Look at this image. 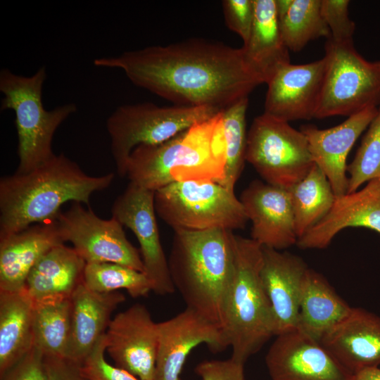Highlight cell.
<instances>
[{"instance_id":"6da1fadb","label":"cell","mask_w":380,"mask_h":380,"mask_svg":"<svg viewBox=\"0 0 380 380\" xmlns=\"http://www.w3.org/2000/svg\"><path fill=\"white\" fill-rule=\"evenodd\" d=\"M122 70L136 86L176 106L222 111L262 84L246 63L242 47L191 38L94 61Z\"/></svg>"},{"instance_id":"7a4b0ae2","label":"cell","mask_w":380,"mask_h":380,"mask_svg":"<svg viewBox=\"0 0 380 380\" xmlns=\"http://www.w3.org/2000/svg\"><path fill=\"white\" fill-rule=\"evenodd\" d=\"M114 173L86 174L64 154L26 173L15 172L0 180V237L52 220L68 201L89 205L91 194L107 189Z\"/></svg>"},{"instance_id":"3957f363","label":"cell","mask_w":380,"mask_h":380,"mask_svg":"<svg viewBox=\"0 0 380 380\" xmlns=\"http://www.w3.org/2000/svg\"><path fill=\"white\" fill-rule=\"evenodd\" d=\"M168 265L175 291L186 308L222 329L234 270L233 231L175 229Z\"/></svg>"},{"instance_id":"277c9868","label":"cell","mask_w":380,"mask_h":380,"mask_svg":"<svg viewBox=\"0 0 380 380\" xmlns=\"http://www.w3.org/2000/svg\"><path fill=\"white\" fill-rule=\"evenodd\" d=\"M262 247L234 234V270L227 293L222 330L231 357L245 363L274 335L272 308L261 280Z\"/></svg>"},{"instance_id":"5b68a950","label":"cell","mask_w":380,"mask_h":380,"mask_svg":"<svg viewBox=\"0 0 380 380\" xmlns=\"http://www.w3.org/2000/svg\"><path fill=\"white\" fill-rule=\"evenodd\" d=\"M46 78L44 67L31 76L0 71V91L4 94L1 110L15 113L18 134L19 164L15 172L26 173L51 159L53 135L59 126L77 111L75 103H66L46 110L42 102L43 84Z\"/></svg>"},{"instance_id":"8992f818","label":"cell","mask_w":380,"mask_h":380,"mask_svg":"<svg viewBox=\"0 0 380 380\" xmlns=\"http://www.w3.org/2000/svg\"><path fill=\"white\" fill-rule=\"evenodd\" d=\"M154 206L173 230L233 231L248 221L234 192L215 182H174L155 191Z\"/></svg>"},{"instance_id":"52a82bcc","label":"cell","mask_w":380,"mask_h":380,"mask_svg":"<svg viewBox=\"0 0 380 380\" xmlns=\"http://www.w3.org/2000/svg\"><path fill=\"white\" fill-rule=\"evenodd\" d=\"M219 112L209 107L159 106L151 102L120 106L106 122L117 173L126 176L127 160L137 146L166 141Z\"/></svg>"},{"instance_id":"ba28073f","label":"cell","mask_w":380,"mask_h":380,"mask_svg":"<svg viewBox=\"0 0 380 380\" xmlns=\"http://www.w3.org/2000/svg\"><path fill=\"white\" fill-rule=\"evenodd\" d=\"M326 70L315 118L350 116L380 106V61H369L355 49L353 41L327 38Z\"/></svg>"},{"instance_id":"9c48e42d","label":"cell","mask_w":380,"mask_h":380,"mask_svg":"<svg viewBox=\"0 0 380 380\" xmlns=\"http://www.w3.org/2000/svg\"><path fill=\"white\" fill-rule=\"evenodd\" d=\"M246 161L265 182L287 190L315 164L305 134L264 113L255 118L247 133Z\"/></svg>"},{"instance_id":"30bf717a","label":"cell","mask_w":380,"mask_h":380,"mask_svg":"<svg viewBox=\"0 0 380 380\" xmlns=\"http://www.w3.org/2000/svg\"><path fill=\"white\" fill-rule=\"evenodd\" d=\"M56 220L64 242L70 241L86 263L113 262L144 272L141 253L114 217L101 219L90 208L73 202Z\"/></svg>"},{"instance_id":"8fae6325","label":"cell","mask_w":380,"mask_h":380,"mask_svg":"<svg viewBox=\"0 0 380 380\" xmlns=\"http://www.w3.org/2000/svg\"><path fill=\"white\" fill-rule=\"evenodd\" d=\"M154 195L155 191L129 182L115 200L111 213L113 217L134 234L140 246L144 273L152 285V291L164 296L173 293L175 288L160 241Z\"/></svg>"},{"instance_id":"7c38bea8","label":"cell","mask_w":380,"mask_h":380,"mask_svg":"<svg viewBox=\"0 0 380 380\" xmlns=\"http://www.w3.org/2000/svg\"><path fill=\"white\" fill-rule=\"evenodd\" d=\"M106 351L116 366L141 380H154L158 323L144 305L137 303L118 313L106 332Z\"/></svg>"},{"instance_id":"4fadbf2b","label":"cell","mask_w":380,"mask_h":380,"mask_svg":"<svg viewBox=\"0 0 380 380\" xmlns=\"http://www.w3.org/2000/svg\"><path fill=\"white\" fill-rule=\"evenodd\" d=\"M201 344L207 345L215 353L228 347L218 325L188 308L173 317L158 323L154 380H180L187 357Z\"/></svg>"},{"instance_id":"5bb4252c","label":"cell","mask_w":380,"mask_h":380,"mask_svg":"<svg viewBox=\"0 0 380 380\" xmlns=\"http://www.w3.org/2000/svg\"><path fill=\"white\" fill-rule=\"evenodd\" d=\"M276 336L265 357L272 380H355L319 342L298 330Z\"/></svg>"},{"instance_id":"9a60e30c","label":"cell","mask_w":380,"mask_h":380,"mask_svg":"<svg viewBox=\"0 0 380 380\" xmlns=\"http://www.w3.org/2000/svg\"><path fill=\"white\" fill-rule=\"evenodd\" d=\"M325 70L324 57L281 67L267 83L264 113L288 122L315 118Z\"/></svg>"},{"instance_id":"2e32d148","label":"cell","mask_w":380,"mask_h":380,"mask_svg":"<svg viewBox=\"0 0 380 380\" xmlns=\"http://www.w3.org/2000/svg\"><path fill=\"white\" fill-rule=\"evenodd\" d=\"M239 200L252 223L251 239L263 247L279 251L296 244L289 190L256 179L242 191Z\"/></svg>"},{"instance_id":"e0dca14e","label":"cell","mask_w":380,"mask_h":380,"mask_svg":"<svg viewBox=\"0 0 380 380\" xmlns=\"http://www.w3.org/2000/svg\"><path fill=\"white\" fill-rule=\"evenodd\" d=\"M222 111L182 132L171 176L174 182H215L225 175Z\"/></svg>"},{"instance_id":"ac0fdd59","label":"cell","mask_w":380,"mask_h":380,"mask_svg":"<svg viewBox=\"0 0 380 380\" xmlns=\"http://www.w3.org/2000/svg\"><path fill=\"white\" fill-rule=\"evenodd\" d=\"M262 247L261 280L271 305L274 335L296 330L302 289L308 267L289 252Z\"/></svg>"},{"instance_id":"d6986e66","label":"cell","mask_w":380,"mask_h":380,"mask_svg":"<svg viewBox=\"0 0 380 380\" xmlns=\"http://www.w3.org/2000/svg\"><path fill=\"white\" fill-rule=\"evenodd\" d=\"M377 112L376 107L367 108L328 129H319L313 125L300 127L307 139L313 162L327 177L336 197L347 192L348 155Z\"/></svg>"},{"instance_id":"ffe728a7","label":"cell","mask_w":380,"mask_h":380,"mask_svg":"<svg viewBox=\"0 0 380 380\" xmlns=\"http://www.w3.org/2000/svg\"><path fill=\"white\" fill-rule=\"evenodd\" d=\"M365 227L380 234V177L360 190L336 197L328 213L298 239L301 249L327 248L341 230Z\"/></svg>"},{"instance_id":"44dd1931","label":"cell","mask_w":380,"mask_h":380,"mask_svg":"<svg viewBox=\"0 0 380 380\" xmlns=\"http://www.w3.org/2000/svg\"><path fill=\"white\" fill-rule=\"evenodd\" d=\"M319 343L350 372L380 365V316L361 308L332 328Z\"/></svg>"},{"instance_id":"7402d4cb","label":"cell","mask_w":380,"mask_h":380,"mask_svg":"<svg viewBox=\"0 0 380 380\" xmlns=\"http://www.w3.org/2000/svg\"><path fill=\"white\" fill-rule=\"evenodd\" d=\"M64 243L56 219L0 237V291L23 289L38 261Z\"/></svg>"},{"instance_id":"603a6c76","label":"cell","mask_w":380,"mask_h":380,"mask_svg":"<svg viewBox=\"0 0 380 380\" xmlns=\"http://www.w3.org/2000/svg\"><path fill=\"white\" fill-rule=\"evenodd\" d=\"M125 300L120 292L98 293L80 284L70 298V331L65 358L80 365L106 334L113 311Z\"/></svg>"},{"instance_id":"cb8c5ba5","label":"cell","mask_w":380,"mask_h":380,"mask_svg":"<svg viewBox=\"0 0 380 380\" xmlns=\"http://www.w3.org/2000/svg\"><path fill=\"white\" fill-rule=\"evenodd\" d=\"M255 15L243 56L249 68L267 84L275 72L290 63L289 50L279 27L275 0H254Z\"/></svg>"},{"instance_id":"d4e9b609","label":"cell","mask_w":380,"mask_h":380,"mask_svg":"<svg viewBox=\"0 0 380 380\" xmlns=\"http://www.w3.org/2000/svg\"><path fill=\"white\" fill-rule=\"evenodd\" d=\"M85 265L73 248L57 246L34 265L25 288L34 302L70 299L83 282Z\"/></svg>"},{"instance_id":"484cf974","label":"cell","mask_w":380,"mask_h":380,"mask_svg":"<svg viewBox=\"0 0 380 380\" xmlns=\"http://www.w3.org/2000/svg\"><path fill=\"white\" fill-rule=\"evenodd\" d=\"M351 309L322 274L308 268L303 284L296 330L319 342Z\"/></svg>"},{"instance_id":"4316f807","label":"cell","mask_w":380,"mask_h":380,"mask_svg":"<svg viewBox=\"0 0 380 380\" xmlns=\"http://www.w3.org/2000/svg\"><path fill=\"white\" fill-rule=\"evenodd\" d=\"M33 307L25 288L0 291V377L34 346Z\"/></svg>"},{"instance_id":"83f0119b","label":"cell","mask_w":380,"mask_h":380,"mask_svg":"<svg viewBox=\"0 0 380 380\" xmlns=\"http://www.w3.org/2000/svg\"><path fill=\"white\" fill-rule=\"evenodd\" d=\"M182 132L163 143L134 148L126 165V176L130 182L153 191L174 182L171 170Z\"/></svg>"},{"instance_id":"f1b7e54d","label":"cell","mask_w":380,"mask_h":380,"mask_svg":"<svg viewBox=\"0 0 380 380\" xmlns=\"http://www.w3.org/2000/svg\"><path fill=\"white\" fill-rule=\"evenodd\" d=\"M289 191L299 239L328 213L336 196L327 177L315 164Z\"/></svg>"},{"instance_id":"f546056e","label":"cell","mask_w":380,"mask_h":380,"mask_svg":"<svg viewBox=\"0 0 380 380\" xmlns=\"http://www.w3.org/2000/svg\"><path fill=\"white\" fill-rule=\"evenodd\" d=\"M32 331L34 346L44 357L65 358L70 331V299L34 301Z\"/></svg>"},{"instance_id":"4dcf8cb0","label":"cell","mask_w":380,"mask_h":380,"mask_svg":"<svg viewBox=\"0 0 380 380\" xmlns=\"http://www.w3.org/2000/svg\"><path fill=\"white\" fill-rule=\"evenodd\" d=\"M283 40L289 50H302L310 41L330 37L321 12V0H293L289 11L277 18Z\"/></svg>"},{"instance_id":"1f68e13d","label":"cell","mask_w":380,"mask_h":380,"mask_svg":"<svg viewBox=\"0 0 380 380\" xmlns=\"http://www.w3.org/2000/svg\"><path fill=\"white\" fill-rule=\"evenodd\" d=\"M248 105V98L245 97L222 110L227 160L224 178L220 184L232 192L246 161Z\"/></svg>"},{"instance_id":"d6a6232c","label":"cell","mask_w":380,"mask_h":380,"mask_svg":"<svg viewBox=\"0 0 380 380\" xmlns=\"http://www.w3.org/2000/svg\"><path fill=\"white\" fill-rule=\"evenodd\" d=\"M83 283L98 293L125 289L134 298L146 296L152 291V285L144 272L113 262L86 263Z\"/></svg>"},{"instance_id":"836d02e7","label":"cell","mask_w":380,"mask_h":380,"mask_svg":"<svg viewBox=\"0 0 380 380\" xmlns=\"http://www.w3.org/2000/svg\"><path fill=\"white\" fill-rule=\"evenodd\" d=\"M347 172L346 194L356 191L365 182L380 177V106L354 159L347 165Z\"/></svg>"},{"instance_id":"e575fe53","label":"cell","mask_w":380,"mask_h":380,"mask_svg":"<svg viewBox=\"0 0 380 380\" xmlns=\"http://www.w3.org/2000/svg\"><path fill=\"white\" fill-rule=\"evenodd\" d=\"M106 334L79 365L80 372L86 380H141L126 369L109 364L105 359Z\"/></svg>"},{"instance_id":"d590c367","label":"cell","mask_w":380,"mask_h":380,"mask_svg":"<svg viewBox=\"0 0 380 380\" xmlns=\"http://www.w3.org/2000/svg\"><path fill=\"white\" fill-rule=\"evenodd\" d=\"M349 4L348 0H321V12L329 29V37L335 41H353L355 23L349 17Z\"/></svg>"},{"instance_id":"8d00e7d4","label":"cell","mask_w":380,"mask_h":380,"mask_svg":"<svg viewBox=\"0 0 380 380\" xmlns=\"http://www.w3.org/2000/svg\"><path fill=\"white\" fill-rule=\"evenodd\" d=\"M222 5L227 26L246 43L254 20V0H224Z\"/></svg>"},{"instance_id":"74e56055","label":"cell","mask_w":380,"mask_h":380,"mask_svg":"<svg viewBox=\"0 0 380 380\" xmlns=\"http://www.w3.org/2000/svg\"><path fill=\"white\" fill-rule=\"evenodd\" d=\"M1 380H48L44 355L34 346Z\"/></svg>"},{"instance_id":"f35d334b","label":"cell","mask_w":380,"mask_h":380,"mask_svg":"<svg viewBox=\"0 0 380 380\" xmlns=\"http://www.w3.org/2000/svg\"><path fill=\"white\" fill-rule=\"evenodd\" d=\"M243 365L232 357L205 360L196 367L195 372L201 380H245Z\"/></svg>"},{"instance_id":"ab89813d","label":"cell","mask_w":380,"mask_h":380,"mask_svg":"<svg viewBox=\"0 0 380 380\" xmlns=\"http://www.w3.org/2000/svg\"><path fill=\"white\" fill-rule=\"evenodd\" d=\"M48 380H86L80 372L79 365L66 358L44 357Z\"/></svg>"},{"instance_id":"60d3db41","label":"cell","mask_w":380,"mask_h":380,"mask_svg":"<svg viewBox=\"0 0 380 380\" xmlns=\"http://www.w3.org/2000/svg\"><path fill=\"white\" fill-rule=\"evenodd\" d=\"M354 375L355 380H380V368H367Z\"/></svg>"},{"instance_id":"b9f144b4","label":"cell","mask_w":380,"mask_h":380,"mask_svg":"<svg viewBox=\"0 0 380 380\" xmlns=\"http://www.w3.org/2000/svg\"><path fill=\"white\" fill-rule=\"evenodd\" d=\"M293 0H275V8L277 18L284 15L289 10Z\"/></svg>"}]
</instances>
